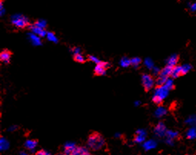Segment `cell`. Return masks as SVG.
<instances>
[{"label": "cell", "mask_w": 196, "mask_h": 155, "mask_svg": "<svg viewBox=\"0 0 196 155\" xmlns=\"http://www.w3.org/2000/svg\"><path fill=\"white\" fill-rule=\"evenodd\" d=\"M178 137V131H167L166 132V137H168V138L171 139H176Z\"/></svg>", "instance_id": "obj_22"}, {"label": "cell", "mask_w": 196, "mask_h": 155, "mask_svg": "<svg viewBox=\"0 0 196 155\" xmlns=\"http://www.w3.org/2000/svg\"><path fill=\"white\" fill-rule=\"evenodd\" d=\"M47 38L49 41H52V42H57L58 39L56 37V35H54V33H52V32H48L47 33Z\"/></svg>", "instance_id": "obj_29"}, {"label": "cell", "mask_w": 196, "mask_h": 155, "mask_svg": "<svg viewBox=\"0 0 196 155\" xmlns=\"http://www.w3.org/2000/svg\"><path fill=\"white\" fill-rule=\"evenodd\" d=\"M157 146V142L155 140H148L147 141H145L143 144V148L145 151H149V150L154 149Z\"/></svg>", "instance_id": "obj_12"}, {"label": "cell", "mask_w": 196, "mask_h": 155, "mask_svg": "<svg viewBox=\"0 0 196 155\" xmlns=\"http://www.w3.org/2000/svg\"><path fill=\"white\" fill-rule=\"evenodd\" d=\"M181 66V72H182V75H186L187 73H189L192 69V66L191 64H184Z\"/></svg>", "instance_id": "obj_21"}, {"label": "cell", "mask_w": 196, "mask_h": 155, "mask_svg": "<svg viewBox=\"0 0 196 155\" xmlns=\"http://www.w3.org/2000/svg\"><path fill=\"white\" fill-rule=\"evenodd\" d=\"M147 136V132L145 130H139L136 132V135L135 137V141L136 143H144L145 141V138Z\"/></svg>", "instance_id": "obj_7"}, {"label": "cell", "mask_w": 196, "mask_h": 155, "mask_svg": "<svg viewBox=\"0 0 196 155\" xmlns=\"http://www.w3.org/2000/svg\"><path fill=\"white\" fill-rule=\"evenodd\" d=\"M165 142H166V144H168V145H173V144H174V140L167 137L166 140H165Z\"/></svg>", "instance_id": "obj_35"}, {"label": "cell", "mask_w": 196, "mask_h": 155, "mask_svg": "<svg viewBox=\"0 0 196 155\" xmlns=\"http://www.w3.org/2000/svg\"><path fill=\"white\" fill-rule=\"evenodd\" d=\"M73 58H74V61H77V62L79 63H85V61H86V60L85 59L84 56H81V54L79 53L75 54Z\"/></svg>", "instance_id": "obj_23"}, {"label": "cell", "mask_w": 196, "mask_h": 155, "mask_svg": "<svg viewBox=\"0 0 196 155\" xmlns=\"http://www.w3.org/2000/svg\"><path fill=\"white\" fill-rule=\"evenodd\" d=\"M89 61H93V62H95V63H96V64H98V63L100 61L97 58H95V56H89Z\"/></svg>", "instance_id": "obj_32"}, {"label": "cell", "mask_w": 196, "mask_h": 155, "mask_svg": "<svg viewBox=\"0 0 196 155\" xmlns=\"http://www.w3.org/2000/svg\"><path fill=\"white\" fill-rule=\"evenodd\" d=\"M110 66H111V65H110L109 63L105 62V61H99L98 64H96V66L95 68V75L101 76L106 75V70H107Z\"/></svg>", "instance_id": "obj_5"}, {"label": "cell", "mask_w": 196, "mask_h": 155, "mask_svg": "<svg viewBox=\"0 0 196 155\" xmlns=\"http://www.w3.org/2000/svg\"><path fill=\"white\" fill-rule=\"evenodd\" d=\"M190 11L192 12H196V2L190 5Z\"/></svg>", "instance_id": "obj_34"}, {"label": "cell", "mask_w": 196, "mask_h": 155, "mask_svg": "<svg viewBox=\"0 0 196 155\" xmlns=\"http://www.w3.org/2000/svg\"><path fill=\"white\" fill-rule=\"evenodd\" d=\"M37 144H38L37 140H28L25 142L24 146L26 149H28L29 150V151H32L35 148V147L37 146Z\"/></svg>", "instance_id": "obj_15"}, {"label": "cell", "mask_w": 196, "mask_h": 155, "mask_svg": "<svg viewBox=\"0 0 196 155\" xmlns=\"http://www.w3.org/2000/svg\"><path fill=\"white\" fill-rule=\"evenodd\" d=\"M12 52L7 49L3 50V51H2V52L0 53V60H1V61H2V62L4 63H6V64L10 62Z\"/></svg>", "instance_id": "obj_8"}, {"label": "cell", "mask_w": 196, "mask_h": 155, "mask_svg": "<svg viewBox=\"0 0 196 155\" xmlns=\"http://www.w3.org/2000/svg\"><path fill=\"white\" fill-rule=\"evenodd\" d=\"M30 36V39L32 42L35 45H41V41L39 39V38L38 37L37 35H35V34H31L29 35Z\"/></svg>", "instance_id": "obj_24"}, {"label": "cell", "mask_w": 196, "mask_h": 155, "mask_svg": "<svg viewBox=\"0 0 196 155\" xmlns=\"http://www.w3.org/2000/svg\"><path fill=\"white\" fill-rule=\"evenodd\" d=\"M178 56L176 54H173L171 56L168 57V58L167 59L166 63L168 65H170L172 67H174L175 65H178Z\"/></svg>", "instance_id": "obj_11"}, {"label": "cell", "mask_w": 196, "mask_h": 155, "mask_svg": "<svg viewBox=\"0 0 196 155\" xmlns=\"http://www.w3.org/2000/svg\"><path fill=\"white\" fill-rule=\"evenodd\" d=\"M30 29H31L32 31L34 34L39 35V36H43H43L46 35V34H47L46 32V31H45V29L41 28V27H39V26H35V25L32 26Z\"/></svg>", "instance_id": "obj_10"}, {"label": "cell", "mask_w": 196, "mask_h": 155, "mask_svg": "<svg viewBox=\"0 0 196 155\" xmlns=\"http://www.w3.org/2000/svg\"><path fill=\"white\" fill-rule=\"evenodd\" d=\"M168 130L166 129V127L162 122H159V124L154 128V134L156 137H163L166 136V132Z\"/></svg>", "instance_id": "obj_6"}, {"label": "cell", "mask_w": 196, "mask_h": 155, "mask_svg": "<svg viewBox=\"0 0 196 155\" xmlns=\"http://www.w3.org/2000/svg\"><path fill=\"white\" fill-rule=\"evenodd\" d=\"M36 154L37 155H46V154H49V153L47 151H46L45 150H40L39 151L36 152Z\"/></svg>", "instance_id": "obj_33"}, {"label": "cell", "mask_w": 196, "mask_h": 155, "mask_svg": "<svg viewBox=\"0 0 196 155\" xmlns=\"http://www.w3.org/2000/svg\"><path fill=\"white\" fill-rule=\"evenodd\" d=\"M12 23L15 26L20 29H24L29 26V19L22 15H15L12 18Z\"/></svg>", "instance_id": "obj_3"}, {"label": "cell", "mask_w": 196, "mask_h": 155, "mask_svg": "<svg viewBox=\"0 0 196 155\" xmlns=\"http://www.w3.org/2000/svg\"><path fill=\"white\" fill-rule=\"evenodd\" d=\"M167 114V110L165 107H162V106H159L157 109L155 111V116L158 118H161L162 117L165 116Z\"/></svg>", "instance_id": "obj_18"}, {"label": "cell", "mask_w": 196, "mask_h": 155, "mask_svg": "<svg viewBox=\"0 0 196 155\" xmlns=\"http://www.w3.org/2000/svg\"><path fill=\"white\" fill-rule=\"evenodd\" d=\"M164 85H165V87L169 91L172 90V89L174 88V82H173V80H172V78H168V80H167L166 82H165Z\"/></svg>", "instance_id": "obj_26"}, {"label": "cell", "mask_w": 196, "mask_h": 155, "mask_svg": "<svg viewBox=\"0 0 196 155\" xmlns=\"http://www.w3.org/2000/svg\"><path fill=\"white\" fill-rule=\"evenodd\" d=\"M34 25L39 26V27H41V28L45 29V28H46V22H45V21H43V20H39V21H37V22H35Z\"/></svg>", "instance_id": "obj_30"}, {"label": "cell", "mask_w": 196, "mask_h": 155, "mask_svg": "<svg viewBox=\"0 0 196 155\" xmlns=\"http://www.w3.org/2000/svg\"><path fill=\"white\" fill-rule=\"evenodd\" d=\"M152 70V73H153L154 75H157V76L160 74V72H161V69L156 66H154Z\"/></svg>", "instance_id": "obj_31"}, {"label": "cell", "mask_w": 196, "mask_h": 155, "mask_svg": "<svg viewBox=\"0 0 196 155\" xmlns=\"http://www.w3.org/2000/svg\"><path fill=\"white\" fill-rule=\"evenodd\" d=\"M168 93H169V90L165 85L157 86L154 92L153 97H152V102L158 105H161L163 101L168 97Z\"/></svg>", "instance_id": "obj_2"}, {"label": "cell", "mask_w": 196, "mask_h": 155, "mask_svg": "<svg viewBox=\"0 0 196 155\" xmlns=\"http://www.w3.org/2000/svg\"><path fill=\"white\" fill-rule=\"evenodd\" d=\"M181 75H182L181 66H180V65H175V66L173 67L171 77H172V78H178Z\"/></svg>", "instance_id": "obj_13"}, {"label": "cell", "mask_w": 196, "mask_h": 155, "mask_svg": "<svg viewBox=\"0 0 196 155\" xmlns=\"http://www.w3.org/2000/svg\"><path fill=\"white\" fill-rule=\"evenodd\" d=\"M172 68H173V67L167 65L165 68H163L162 69H161V72H160V74L159 75H160L165 76V77H168V78L171 77Z\"/></svg>", "instance_id": "obj_17"}, {"label": "cell", "mask_w": 196, "mask_h": 155, "mask_svg": "<svg viewBox=\"0 0 196 155\" xmlns=\"http://www.w3.org/2000/svg\"><path fill=\"white\" fill-rule=\"evenodd\" d=\"M76 147L77 146L75 145L74 144H66L64 148V154H72Z\"/></svg>", "instance_id": "obj_19"}, {"label": "cell", "mask_w": 196, "mask_h": 155, "mask_svg": "<svg viewBox=\"0 0 196 155\" xmlns=\"http://www.w3.org/2000/svg\"><path fill=\"white\" fill-rule=\"evenodd\" d=\"M142 62L140 58H133L131 59V65L134 67H138Z\"/></svg>", "instance_id": "obj_27"}, {"label": "cell", "mask_w": 196, "mask_h": 155, "mask_svg": "<svg viewBox=\"0 0 196 155\" xmlns=\"http://www.w3.org/2000/svg\"><path fill=\"white\" fill-rule=\"evenodd\" d=\"M87 144L89 148L94 151H100L105 147L106 141L101 134L98 132H93L90 134L87 140Z\"/></svg>", "instance_id": "obj_1"}, {"label": "cell", "mask_w": 196, "mask_h": 155, "mask_svg": "<svg viewBox=\"0 0 196 155\" xmlns=\"http://www.w3.org/2000/svg\"><path fill=\"white\" fill-rule=\"evenodd\" d=\"M145 65L148 69H152L153 67L155 66V65H154L153 61H152L151 58H146L145 60Z\"/></svg>", "instance_id": "obj_28"}, {"label": "cell", "mask_w": 196, "mask_h": 155, "mask_svg": "<svg viewBox=\"0 0 196 155\" xmlns=\"http://www.w3.org/2000/svg\"><path fill=\"white\" fill-rule=\"evenodd\" d=\"M185 137L189 140H195L196 139V127H190L186 131Z\"/></svg>", "instance_id": "obj_9"}, {"label": "cell", "mask_w": 196, "mask_h": 155, "mask_svg": "<svg viewBox=\"0 0 196 155\" xmlns=\"http://www.w3.org/2000/svg\"><path fill=\"white\" fill-rule=\"evenodd\" d=\"M142 84L145 90L148 91L154 87V85L156 84V81L151 75L143 74L142 75Z\"/></svg>", "instance_id": "obj_4"}, {"label": "cell", "mask_w": 196, "mask_h": 155, "mask_svg": "<svg viewBox=\"0 0 196 155\" xmlns=\"http://www.w3.org/2000/svg\"><path fill=\"white\" fill-rule=\"evenodd\" d=\"M73 155H88L90 154V152L88 151V149L86 148H84V147H76V148L75 149L74 152L72 153Z\"/></svg>", "instance_id": "obj_14"}, {"label": "cell", "mask_w": 196, "mask_h": 155, "mask_svg": "<svg viewBox=\"0 0 196 155\" xmlns=\"http://www.w3.org/2000/svg\"><path fill=\"white\" fill-rule=\"evenodd\" d=\"M168 77H165V76L159 75H158V78L156 80V85H157V86H161V85H164L165 82H166L167 80H168Z\"/></svg>", "instance_id": "obj_20"}, {"label": "cell", "mask_w": 196, "mask_h": 155, "mask_svg": "<svg viewBox=\"0 0 196 155\" xmlns=\"http://www.w3.org/2000/svg\"><path fill=\"white\" fill-rule=\"evenodd\" d=\"M185 123L190 127H196V115H191L185 119Z\"/></svg>", "instance_id": "obj_16"}, {"label": "cell", "mask_w": 196, "mask_h": 155, "mask_svg": "<svg viewBox=\"0 0 196 155\" xmlns=\"http://www.w3.org/2000/svg\"><path fill=\"white\" fill-rule=\"evenodd\" d=\"M120 64L121 65H122V67H124V68L129 66V65H131V59H129L127 57H123L121 59Z\"/></svg>", "instance_id": "obj_25"}]
</instances>
